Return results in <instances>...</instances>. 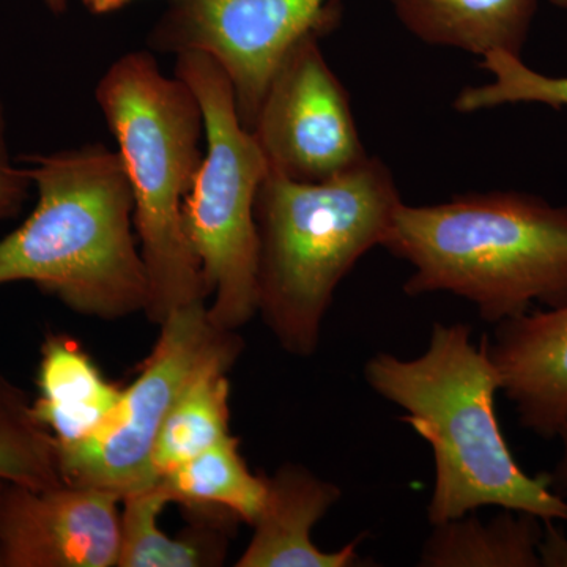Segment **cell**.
<instances>
[{
    "label": "cell",
    "instance_id": "obj_5",
    "mask_svg": "<svg viewBox=\"0 0 567 567\" xmlns=\"http://www.w3.org/2000/svg\"><path fill=\"white\" fill-rule=\"evenodd\" d=\"M134 199V229L148 279L144 315L159 324L208 301L203 268L185 233L183 204L203 166V110L181 78L164 76L148 52L122 55L96 85Z\"/></svg>",
    "mask_w": 567,
    "mask_h": 567
},
{
    "label": "cell",
    "instance_id": "obj_23",
    "mask_svg": "<svg viewBox=\"0 0 567 567\" xmlns=\"http://www.w3.org/2000/svg\"><path fill=\"white\" fill-rule=\"evenodd\" d=\"M557 439L561 442V454H559L557 465L551 472L547 473V476L550 487L557 494L565 496L567 495V417Z\"/></svg>",
    "mask_w": 567,
    "mask_h": 567
},
{
    "label": "cell",
    "instance_id": "obj_12",
    "mask_svg": "<svg viewBox=\"0 0 567 567\" xmlns=\"http://www.w3.org/2000/svg\"><path fill=\"white\" fill-rule=\"evenodd\" d=\"M334 483L298 464H284L267 476V498L252 525V537L235 563L238 567L363 566L357 546L323 551L312 543V529L341 499Z\"/></svg>",
    "mask_w": 567,
    "mask_h": 567
},
{
    "label": "cell",
    "instance_id": "obj_9",
    "mask_svg": "<svg viewBox=\"0 0 567 567\" xmlns=\"http://www.w3.org/2000/svg\"><path fill=\"white\" fill-rule=\"evenodd\" d=\"M319 39L306 37L286 55L252 126L268 169L290 181H330L369 158Z\"/></svg>",
    "mask_w": 567,
    "mask_h": 567
},
{
    "label": "cell",
    "instance_id": "obj_2",
    "mask_svg": "<svg viewBox=\"0 0 567 567\" xmlns=\"http://www.w3.org/2000/svg\"><path fill=\"white\" fill-rule=\"evenodd\" d=\"M20 162L39 203L0 240V286L35 284L71 311L102 320L144 312L147 271L121 153L93 144Z\"/></svg>",
    "mask_w": 567,
    "mask_h": 567
},
{
    "label": "cell",
    "instance_id": "obj_28",
    "mask_svg": "<svg viewBox=\"0 0 567 567\" xmlns=\"http://www.w3.org/2000/svg\"><path fill=\"white\" fill-rule=\"evenodd\" d=\"M3 484H6V481H0V494H2Z\"/></svg>",
    "mask_w": 567,
    "mask_h": 567
},
{
    "label": "cell",
    "instance_id": "obj_15",
    "mask_svg": "<svg viewBox=\"0 0 567 567\" xmlns=\"http://www.w3.org/2000/svg\"><path fill=\"white\" fill-rule=\"evenodd\" d=\"M402 24L424 43L486 58H520L537 0H391Z\"/></svg>",
    "mask_w": 567,
    "mask_h": 567
},
{
    "label": "cell",
    "instance_id": "obj_7",
    "mask_svg": "<svg viewBox=\"0 0 567 567\" xmlns=\"http://www.w3.org/2000/svg\"><path fill=\"white\" fill-rule=\"evenodd\" d=\"M241 350L237 331L212 322L207 301L167 316L110 420L92 439L55 450L62 483L102 488L122 499L158 483L153 447L175 402L205 365L219 360L237 363Z\"/></svg>",
    "mask_w": 567,
    "mask_h": 567
},
{
    "label": "cell",
    "instance_id": "obj_26",
    "mask_svg": "<svg viewBox=\"0 0 567 567\" xmlns=\"http://www.w3.org/2000/svg\"><path fill=\"white\" fill-rule=\"evenodd\" d=\"M48 9L54 11V13H63L66 10V0H44Z\"/></svg>",
    "mask_w": 567,
    "mask_h": 567
},
{
    "label": "cell",
    "instance_id": "obj_18",
    "mask_svg": "<svg viewBox=\"0 0 567 567\" xmlns=\"http://www.w3.org/2000/svg\"><path fill=\"white\" fill-rule=\"evenodd\" d=\"M234 364L235 361L219 360L205 365L177 399L153 447L156 480L230 435L227 374Z\"/></svg>",
    "mask_w": 567,
    "mask_h": 567
},
{
    "label": "cell",
    "instance_id": "obj_16",
    "mask_svg": "<svg viewBox=\"0 0 567 567\" xmlns=\"http://www.w3.org/2000/svg\"><path fill=\"white\" fill-rule=\"evenodd\" d=\"M487 524L458 517L434 525L421 548V567H539L546 522L502 509Z\"/></svg>",
    "mask_w": 567,
    "mask_h": 567
},
{
    "label": "cell",
    "instance_id": "obj_20",
    "mask_svg": "<svg viewBox=\"0 0 567 567\" xmlns=\"http://www.w3.org/2000/svg\"><path fill=\"white\" fill-rule=\"evenodd\" d=\"M483 69L494 76V82L462 91L454 102L457 111L476 112L516 103L546 104L555 110L567 106V78L537 73L507 52L487 54Z\"/></svg>",
    "mask_w": 567,
    "mask_h": 567
},
{
    "label": "cell",
    "instance_id": "obj_22",
    "mask_svg": "<svg viewBox=\"0 0 567 567\" xmlns=\"http://www.w3.org/2000/svg\"><path fill=\"white\" fill-rule=\"evenodd\" d=\"M539 555L543 566L567 567V536L557 527V524L546 522Z\"/></svg>",
    "mask_w": 567,
    "mask_h": 567
},
{
    "label": "cell",
    "instance_id": "obj_4",
    "mask_svg": "<svg viewBox=\"0 0 567 567\" xmlns=\"http://www.w3.org/2000/svg\"><path fill=\"white\" fill-rule=\"evenodd\" d=\"M402 204L379 158L324 182L268 169L254 205L259 234V315L284 352L312 357L336 289L383 246Z\"/></svg>",
    "mask_w": 567,
    "mask_h": 567
},
{
    "label": "cell",
    "instance_id": "obj_3",
    "mask_svg": "<svg viewBox=\"0 0 567 567\" xmlns=\"http://www.w3.org/2000/svg\"><path fill=\"white\" fill-rule=\"evenodd\" d=\"M383 248L412 265L406 295H457L487 323L567 303V207L533 194L401 204Z\"/></svg>",
    "mask_w": 567,
    "mask_h": 567
},
{
    "label": "cell",
    "instance_id": "obj_8",
    "mask_svg": "<svg viewBox=\"0 0 567 567\" xmlns=\"http://www.w3.org/2000/svg\"><path fill=\"white\" fill-rule=\"evenodd\" d=\"M338 17L336 3L328 0H173L151 44L215 59L233 82L241 125L252 132L286 55L306 37L330 31Z\"/></svg>",
    "mask_w": 567,
    "mask_h": 567
},
{
    "label": "cell",
    "instance_id": "obj_14",
    "mask_svg": "<svg viewBox=\"0 0 567 567\" xmlns=\"http://www.w3.org/2000/svg\"><path fill=\"white\" fill-rule=\"evenodd\" d=\"M171 503L159 483L122 499L117 567L223 565L230 537L241 522L216 507H185L189 527L173 537L159 527L164 507Z\"/></svg>",
    "mask_w": 567,
    "mask_h": 567
},
{
    "label": "cell",
    "instance_id": "obj_19",
    "mask_svg": "<svg viewBox=\"0 0 567 567\" xmlns=\"http://www.w3.org/2000/svg\"><path fill=\"white\" fill-rule=\"evenodd\" d=\"M31 402L0 410V481L29 487L62 484L51 435L31 416Z\"/></svg>",
    "mask_w": 567,
    "mask_h": 567
},
{
    "label": "cell",
    "instance_id": "obj_24",
    "mask_svg": "<svg viewBox=\"0 0 567 567\" xmlns=\"http://www.w3.org/2000/svg\"><path fill=\"white\" fill-rule=\"evenodd\" d=\"M22 401H28L22 391L7 382L3 377H0V410L20 404Z\"/></svg>",
    "mask_w": 567,
    "mask_h": 567
},
{
    "label": "cell",
    "instance_id": "obj_25",
    "mask_svg": "<svg viewBox=\"0 0 567 567\" xmlns=\"http://www.w3.org/2000/svg\"><path fill=\"white\" fill-rule=\"evenodd\" d=\"M128 2H132V0H84V6L87 7L92 13L104 14L122 9V7L126 6Z\"/></svg>",
    "mask_w": 567,
    "mask_h": 567
},
{
    "label": "cell",
    "instance_id": "obj_1",
    "mask_svg": "<svg viewBox=\"0 0 567 567\" xmlns=\"http://www.w3.org/2000/svg\"><path fill=\"white\" fill-rule=\"evenodd\" d=\"M364 379L380 398L405 410L401 420L432 447V527L486 506L567 524V502L547 473L529 476L511 453L495 410L502 382L487 338L476 346L470 324L435 323L423 354H375Z\"/></svg>",
    "mask_w": 567,
    "mask_h": 567
},
{
    "label": "cell",
    "instance_id": "obj_6",
    "mask_svg": "<svg viewBox=\"0 0 567 567\" xmlns=\"http://www.w3.org/2000/svg\"><path fill=\"white\" fill-rule=\"evenodd\" d=\"M175 76L189 85L204 114L203 166L183 204V221L221 330L238 331L259 312V234L256 205L268 173L259 142L241 125L233 82L204 52L177 54Z\"/></svg>",
    "mask_w": 567,
    "mask_h": 567
},
{
    "label": "cell",
    "instance_id": "obj_21",
    "mask_svg": "<svg viewBox=\"0 0 567 567\" xmlns=\"http://www.w3.org/2000/svg\"><path fill=\"white\" fill-rule=\"evenodd\" d=\"M32 182L24 167L14 166L7 144L6 112L0 103V221L14 218L29 197Z\"/></svg>",
    "mask_w": 567,
    "mask_h": 567
},
{
    "label": "cell",
    "instance_id": "obj_11",
    "mask_svg": "<svg viewBox=\"0 0 567 567\" xmlns=\"http://www.w3.org/2000/svg\"><path fill=\"white\" fill-rule=\"evenodd\" d=\"M487 350L518 424L557 439L567 417V303L496 323Z\"/></svg>",
    "mask_w": 567,
    "mask_h": 567
},
{
    "label": "cell",
    "instance_id": "obj_17",
    "mask_svg": "<svg viewBox=\"0 0 567 567\" xmlns=\"http://www.w3.org/2000/svg\"><path fill=\"white\" fill-rule=\"evenodd\" d=\"M171 502L183 507H216L254 525L267 498V475H254L233 434L199 456L159 477Z\"/></svg>",
    "mask_w": 567,
    "mask_h": 567
},
{
    "label": "cell",
    "instance_id": "obj_10",
    "mask_svg": "<svg viewBox=\"0 0 567 567\" xmlns=\"http://www.w3.org/2000/svg\"><path fill=\"white\" fill-rule=\"evenodd\" d=\"M121 506L102 488L3 484L0 567H117Z\"/></svg>",
    "mask_w": 567,
    "mask_h": 567
},
{
    "label": "cell",
    "instance_id": "obj_13",
    "mask_svg": "<svg viewBox=\"0 0 567 567\" xmlns=\"http://www.w3.org/2000/svg\"><path fill=\"white\" fill-rule=\"evenodd\" d=\"M39 394L31 416L51 435L55 450L92 439L121 402L123 388L104 377L87 350L65 334H51L41 346Z\"/></svg>",
    "mask_w": 567,
    "mask_h": 567
},
{
    "label": "cell",
    "instance_id": "obj_27",
    "mask_svg": "<svg viewBox=\"0 0 567 567\" xmlns=\"http://www.w3.org/2000/svg\"><path fill=\"white\" fill-rule=\"evenodd\" d=\"M551 6L558 7V9L567 10V0H548Z\"/></svg>",
    "mask_w": 567,
    "mask_h": 567
}]
</instances>
